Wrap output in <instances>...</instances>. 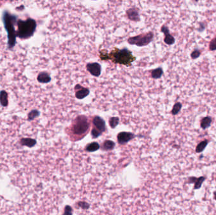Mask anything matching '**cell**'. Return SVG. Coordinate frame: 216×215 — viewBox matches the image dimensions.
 <instances>
[{"instance_id":"10","label":"cell","mask_w":216,"mask_h":215,"mask_svg":"<svg viewBox=\"0 0 216 215\" xmlns=\"http://www.w3.org/2000/svg\"><path fill=\"white\" fill-rule=\"evenodd\" d=\"M161 32H163L165 35L164 37V42L167 45H172L175 42V39L173 35H171L169 33V30L166 25H163L161 28Z\"/></svg>"},{"instance_id":"27","label":"cell","mask_w":216,"mask_h":215,"mask_svg":"<svg viewBox=\"0 0 216 215\" xmlns=\"http://www.w3.org/2000/svg\"><path fill=\"white\" fill-rule=\"evenodd\" d=\"M63 215H72V210L70 206H66Z\"/></svg>"},{"instance_id":"5","label":"cell","mask_w":216,"mask_h":215,"mask_svg":"<svg viewBox=\"0 0 216 215\" xmlns=\"http://www.w3.org/2000/svg\"><path fill=\"white\" fill-rule=\"evenodd\" d=\"M154 34L152 32H149L140 34L135 37H130L128 39V42L130 44L136 45L137 46H145L148 45L153 39Z\"/></svg>"},{"instance_id":"4","label":"cell","mask_w":216,"mask_h":215,"mask_svg":"<svg viewBox=\"0 0 216 215\" xmlns=\"http://www.w3.org/2000/svg\"><path fill=\"white\" fill-rule=\"evenodd\" d=\"M4 23L6 31L8 34V45L9 48H13L16 43V32L15 31L14 24L16 20V17L12 16L8 12H5L3 16Z\"/></svg>"},{"instance_id":"17","label":"cell","mask_w":216,"mask_h":215,"mask_svg":"<svg viewBox=\"0 0 216 215\" xmlns=\"http://www.w3.org/2000/svg\"><path fill=\"white\" fill-rule=\"evenodd\" d=\"M163 70L161 68H158L157 69H155V70H154L151 73L152 77L154 79L160 78L162 76V75H163Z\"/></svg>"},{"instance_id":"23","label":"cell","mask_w":216,"mask_h":215,"mask_svg":"<svg viewBox=\"0 0 216 215\" xmlns=\"http://www.w3.org/2000/svg\"><path fill=\"white\" fill-rule=\"evenodd\" d=\"M39 115V111H36V110H34V111H32L30 112L29 114V120H33L34 118H35L36 117H37Z\"/></svg>"},{"instance_id":"7","label":"cell","mask_w":216,"mask_h":215,"mask_svg":"<svg viewBox=\"0 0 216 215\" xmlns=\"http://www.w3.org/2000/svg\"><path fill=\"white\" fill-rule=\"evenodd\" d=\"M86 68L92 75L96 77L100 76L101 73V66L97 63H88L86 66Z\"/></svg>"},{"instance_id":"21","label":"cell","mask_w":216,"mask_h":215,"mask_svg":"<svg viewBox=\"0 0 216 215\" xmlns=\"http://www.w3.org/2000/svg\"><path fill=\"white\" fill-rule=\"evenodd\" d=\"M181 107H182V105L180 102H176L174 105V106L173 107V109L171 111V113L173 116H175V115L178 114L180 112V111L181 109Z\"/></svg>"},{"instance_id":"11","label":"cell","mask_w":216,"mask_h":215,"mask_svg":"<svg viewBox=\"0 0 216 215\" xmlns=\"http://www.w3.org/2000/svg\"><path fill=\"white\" fill-rule=\"evenodd\" d=\"M127 13L130 20L134 21H138L139 20V13H138V11L137 9L133 8H130L127 10Z\"/></svg>"},{"instance_id":"14","label":"cell","mask_w":216,"mask_h":215,"mask_svg":"<svg viewBox=\"0 0 216 215\" xmlns=\"http://www.w3.org/2000/svg\"><path fill=\"white\" fill-rule=\"evenodd\" d=\"M21 144L27 147L32 148L36 144V141L32 138H22L21 140Z\"/></svg>"},{"instance_id":"24","label":"cell","mask_w":216,"mask_h":215,"mask_svg":"<svg viewBox=\"0 0 216 215\" xmlns=\"http://www.w3.org/2000/svg\"><path fill=\"white\" fill-rule=\"evenodd\" d=\"M200 55H201V52H200V50L198 49H195L194 51H193L191 53V58L193 59H195L198 58L200 57Z\"/></svg>"},{"instance_id":"15","label":"cell","mask_w":216,"mask_h":215,"mask_svg":"<svg viewBox=\"0 0 216 215\" xmlns=\"http://www.w3.org/2000/svg\"><path fill=\"white\" fill-rule=\"evenodd\" d=\"M208 143H209V141L205 140L201 141L199 144H198V145L197 146V147L195 148L196 153H202L206 148Z\"/></svg>"},{"instance_id":"9","label":"cell","mask_w":216,"mask_h":215,"mask_svg":"<svg viewBox=\"0 0 216 215\" xmlns=\"http://www.w3.org/2000/svg\"><path fill=\"white\" fill-rule=\"evenodd\" d=\"M75 96L78 99H83L86 97L89 94V90L87 88H84L80 85H76L75 87Z\"/></svg>"},{"instance_id":"26","label":"cell","mask_w":216,"mask_h":215,"mask_svg":"<svg viewBox=\"0 0 216 215\" xmlns=\"http://www.w3.org/2000/svg\"><path fill=\"white\" fill-rule=\"evenodd\" d=\"M102 133L101 132H99L97 129H96V128H93L91 131V134L92 136L93 137V138H97L100 135H101Z\"/></svg>"},{"instance_id":"18","label":"cell","mask_w":216,"mask_h":215,"mask_svg":"<svg viewBox=\"0 0 216 215\" xmlns=\"http://www.w3.org/2000/svg\"><path fill=\"white\" fill-rule=\"evenodd\" d=\"M115 143L111 140H106L103 144V148L105 150H110L114 148Z\"/></svg>"},{"instance_id":"2","label":"cell","mask_w":216,"mask_h":215,"mask_svg":"<svg viewBox=\"0 0 216 215\" xmlns=\"http://www.w3.org/2000/svg\"><path fill=\"white\" fill-rule=\"evenodd\" d=\"M90 122L89 119L86 116H79L75 118L69 128L71 134L78 139H80L89 131Z\"/></svg>"},{"instance_id":"3","label":"cell","mask_w":216,"mask_h":215,"mask_svg":"<svg viewBox=\"0 0 216 215\" xmlns=\"http://www.w3.org/2000/svg\"><path fill=\"white\" fill-rule=\"evenodd\" d=\"M36 22L34 20L29 18L25 21L19 20L16 35L21 39H27L34 34Z\"/></svg>"},{"instance_id":"19","label":"cell","mask_w":216,"mask_h":215,"mask_svg":"<svg viewBox=\"0 0 216 215\" xmlns=\"http://www.w3.org/2000/svg\"><path fill=\"white\" fill-rule=\"evenodd\" d=\"M99 144L96 143V142H94L90 143L89 144H88L86 147V150L89 151V152H92V151H97L99 148Z\"/></svg>"},{"instance_id":"13","label":"cell","mask_w":216,"mask_h":215,"mask_svg":"<svg viewBox=\"0 0 216 215\" xmlns=\"http://www.w3.org/2000/svg\"><path fill=\"white\" fill-rule=\"evenodd\" d=\"M212 123V117L210 116H207L204 117L200 121V127L203 129H206L209 127Z\"/></svg>"},{"instance_id":"6","label":"cell","mask_w":216,"mask_h":215,"mask_svg":"<svg viewBox=\"0 0 216 215\" xmlns=\"http://www.w3.org/2000/svg\"><path fill=\"white\" fill-rule=\"evenodd\" d=\"M92 123H93L94 126V128L97 129L99 132L103 133L106 131V127L105 121L101 117L99 116L94 117L93 120H92Z\"/></svg>"},{"instance_id":"16","label":"cell","mask_w":216,"mask_h":215,"mask_svg":"<svg viewBox=\"0 0 216 215\" xmlns=\"http://www.w3.org/2000/svg\"><path fill=\"white\" fill-rule=\"evenodd\" d=\"M0 103L3 106H7L8 102V94L5 91H2L0 92Z\"/></svg>"},{"instance_id":"8","label":"cell","mask_w":216,"mask_h":215,"mask_svg":"<svg viewBox=\"0 0 216 215\" xmlns=\"http://www.w3.org/2000/svg\"><path fill=\"white\" fill-rule=\"evenodd\" d=\"M135 137V135L133 133H128V132H121L120 133L118 136V141L120 144H123L128 143L132 139Z\"/></svg>"},{"instance_id":"12","label":"cell","mask_w":216,"mask_h":215,"mask_svg":"<svg viewBox=\"0 0 216 215\" xmlns=\"http://www.w3.org/2000/svg\"><path fill=\"white\" fill-rule=\"evenodd\" d=\"M51 78L49 74H48L46 72L41 73L37 76V80L40 83H49L51 81Z\"/></svg>"},{"instance_id":"30","label":"cell","mask_w":216,"mask_h":215,"mask_svg":"<svg viewBox=\"0 0 216 215\" xmlns=\"http://www.w3.org/2000/svg\"><path fill=\"white\" fill-rule=\"evenodd\" d=\"M214 198L215 200L216 201V190L214 191Z\"/></svg>"},{"instance_id":"1","label":"cell","mask_w":216,"mask_h":215,"mask_svg":"<svg viewBox=\"0 0 216 215\" xmlns=\"http://www.w3.org/2000/svg\"><path fill=\"white\" fill-rule=\"evenodd\" d=\"M100 58L104 61L111 60L116 64H123L127 66L132 65V63L136 59L132 52L126 48L122 49L114 48L109 54H107L106 50H101L100 51Z\"/></svg>"},{"instance_id":"28","label":"cell","mask_w":216,"mask_h":215,"mask_svg":"<svg viewBox=\"0 0 216 215\" xmlns=\"http://www.w3.org/2000/svg\"><path fill=\"white\" fill-rule=\"evenodd\" d=\"M198 178L195 177H189L188 180V184H195V182L197 181Z\"/></svg>"},{"instance_id":"25","label":"cell","mask_w":216,"mask_h":215,"mask_svg":"<svg viewBox=\"0 0 216 215\" xmlns=\"http://www.w3.org/2000/svg\"><path fill=\"white\" fill-rule=\"evenodd\" d=\"M209 50L214 51L216 50V37L213 39L209 44Z\"/></svg>"},{"instance_id":"29","label":"cell","mask_w":216,"mask_h":215,"mask_svg":"<svg viewBox=\"0 0 216 215\" xmlns=\"http://www.w3.org/2000/svg\"><path fill=\"white\" fill-rule=\"evenodd\" d=\"M205 26L203 24H200V28H198V31H200V32L203 31L204 30H205Z\"/></svg>"},{"instance_id":"20","label":"cell","mask_w":216,"mask_h":215,"mask_svg":"<svg viewBox=\"0 0 216 215\" xmlns=\"http://www.w3.org/2000/svg\"><path fill=\"white\" fill-rule=\"evenodd\" d=\"M205 180V177L204 176L200 177L197 180V181L195 182V183L194 184V190H197V189H199L200 187H202V184L204 183V182Z\"/></svg>"},{"instance_id":"22","label":"cell","mask_w":216,"mask_h":215,"mask_svg":"<svg viewBox=\"0 0 216 215\" xmlns=\"http://www.w3.org/2000/svg\"><path fill=\"white\" fill-rule=\"evenodd\" d=\"M119 122V118L118 117H113L110 118V125L111 127V128H114L116 127Z\"/></svg>"}]
</instances>
